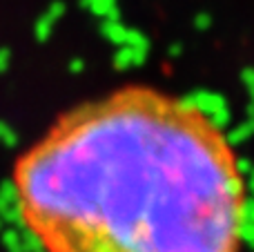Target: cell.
Returning a JSON list of instances; mask_svg holds the SVG:
<instances>
[{
	"instance_id": "cell-1",
	"label": "cell",
	"mask_w": 254,
	"mask_h": 252,
	"mask_svg": "<svg viewBox=\"0 0 254 252\" xmlns=\"http://www.w3.org/2000/svg\"><path fill=\"white\" fill-rule=\"evenodd\" d=\"M43 252H239L246 181L198 105L125 85L61 114L11 174Z\"/></svg>"
}]
</instances>
